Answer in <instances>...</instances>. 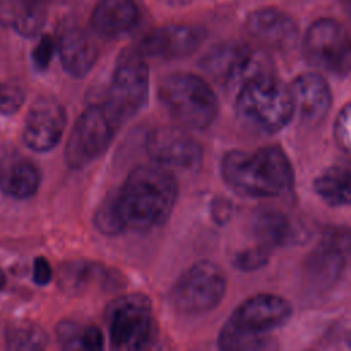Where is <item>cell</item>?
I'll list each match as a JSON object with an SVG mask.
<instances>
[{"label":"cell","mask_w":351,"mask_h":351,"mask_svg":"<svg viewBox=\"0 0 351 351\" xmlns=\"http://www.w3.org/2000/svg\"><path fill=\"white\" fill-rule=\"evenodd\" d=\"M177 195L178 186L170 170L158 165H144L132 170L119 191L104 203L119 232H143L169 219Z\"/></svg>","instance_id":"6da1fadb"},{"label":"cell","mask_w":351,"mask_h":351,"mask_svg":"<svg viewBox=\"0 0 351 351\" xmlns=\"http://www.w3.org/2000/svg\"><path fill=\"white\" fill-rule=\"evenodd\" d=\"M225 182L248 197L278 196L292 185V166L278 147L256 151H230L222 159Z\"/></svg>","instance_id":"7a4b0ae2"},{"label":"cell","mask_w":351,"mask_h":351,"mask_svg":"<svg viewBox=\"0 0 351 351\" xmlns=\"http://www.w3.org/2000/svg\"><path fill=\"white\" fill-rule=\"evenodd\" d=\"M236 115L252 132L265 134L278 132L293 115L289 88L273 73L251 80L237 92Z\"/></svg>","instance_id":"3957f363"},{"label":"cell","mask_w":351,"mask_h":351,"mask_svg":"<svg viewBox=\"0 0 351 351\" xmlns=\"http://www.w3.org/2000/svg\"><path fill=\"white\" fill-rule=\"evenodd\" d=\"M112 348L160 351V330L152 303L144 293H129L111 300L106 310Z\"/></svg>","instance_id":"277c9868"},{"label":"cell","mask_w":351,"mask_h":351,"mask_svg":"<svg viewBox=\"0 0 351 351\" xmlns=\"http://www.w3.org/2000/svg\"><path fill=\"white\" fill-rule=\"evenodd\" d=\"M159 97L181 128L204 129L218 114L217 95L195 74L176 73L165 77L159 86Z\"/></svg>","instance_id":"5b68a950"},{"label":"cell","mask_w":351,"mask_h":351,"mask_svg":"<svg viewBox=\"0 0 351 351\" xmlns=\"http://www.w3.org/2000/svg\"><path fill=\"white\" fill-rule=\"evenodd\" d=\"M223 270L211 261H199L174 281L169 299L173 308L185 315H199L215 308L226 293Z\"/></svg>","instance_id":"8992f818"},{"label":"cell","mask_w":351,"mask_h":351,"mask_svg":"<svg viewBox=\"0 0 351 351\" xmlns=\"http://www.w3.org/2000/svg\"><path fill=\"white\" fill-rule=\"evenodd\" d=\"M148 89L149 73L145 58L137 48L125 49L117 60L107 100L103 104L115 126L133 117L145 104Z\"/></svg>","instance_id":"52a82bcc"},{"label":"cell","mask_w":351,"mask_h":351,"mask_svg":"<svg viewBox=\"0 0 351 351\" xmlns=\"http://www.w3.org/2000/svg\"><path fill=\"white\" fill-rule=\"evenodd\" d=\"M202 67L218 85L237 92L251 80L273 73L267 56L241 41H226L213 47L204 55Z\"/></svg>","instance_id":"ba28073f"},{"label":"cell","mask_w":351,"mask_h":351,"mask_svg":"<svg viewBox=\"0 0 351 351\" xmlns=\"http://www.w3.org/2000/svg\"><path fill=\"white\" fill-rule=\"evenodd\" d=\"M303 51L307 62L317 69L333 74L351 71V36L332 18H321L310 25Z\"/></svg>","instance_id":"9c48e42d"},{"label":"cell","mask_w":351,"mask_h":351,"mask_svg":"<svg viewBox=\"0 0 351 351\" xmlns=\"http://www.w3.org/2000/svg\"><path fill=\"white\" fill-rule=\"evenodd\" d=\"M115 123L103 106L88 107L75 121L69 136L64 158L70 167L82 169L110 144Z\"/></svg>","instance_id":"30bf717a"},{"label":"cell","mask_w":351,"mask_h":351,"mask_svg":"<svg viewBox=\"0 0 351 351\" xmlns=\"http://www.w3.org/2000/svg\"><path fill=\"white\" fill-rule=\"evenodd\" d=\"M147 151L155 165L167 170H192L202 162V147L182 128L154 129L147 138Z\"/></svg>","instance_id":"8fae6325"},{"label":"cell","mask_w":351,"mask_h":351,"mask_svg":"<svg viewBox=\"0 0 351 351\" xmlns=\"http://www.w3.org/2000/svg\"><path fill=\"white\" fill-rule=\"evenodd\" d=\"M66 111L53 97H40L29 108L22 130L23 143L36 152L55 148L64 132Z\"/></svg>","instance_id":"7c38bea8"},{"label":"cell","mask_w":351,"mask_h":351,"mask_svg":"<svg viewBox=\"0 0 351 351\" xmlns=\"http://www.w3.org/2000/svg\"><path fill=\"white\" fill-rule=\"evenodd\" d=\"M291 315L292 306L285 298L274 293H256L237 304L228 321L254 333H269L287 324Z\"/></svg>","instance_id":"4fadbf2b"},{"label":"cell","mask_w":351,"mask_h":351,"mask_svg":"<svg viewBox=\"0 0 351 351\" xmlns=\"http://www.w3.org/2000/svg\"><path fill=\"white\" fill-rule=\"evenodd\" d=\"M204 29L195 25H166L147 33L137 49L144 58L173 60L195 52L204 40Z\"/></svg>","instance_id":"5bb4252c"},{"label":"cell","mask_w":351,"mask_h":351,"mask_svg":"<svg viewBox=\"0 0 351 351\" xmlns=\"http://www.w3.org/2000/svg\"><path fill=\"white\" fill-rule=\"evenodd\" d=\"M347 256L341 247L325 232L319 243L302 262L304 282L318 292L333 288L343 276Z\"/></svg>","instance_id":"9a60e30c"},{"label":"cell","mask_w":351,"mask_h":351,"mask_svg":"<svg viewBox=\"0 0 351 351\" xmlns=\"http://www.w3.org/2000/svg\"><path fill=\"white\" fill-rule=\"evenodd\" d=\"M248 33L263 45L282 51L295 45L298 26L293 19L277 8H261L247 18Z\"/></svg>","instance_id":"2e32d148"},{"label":"cell","mask_w":351,"mask_h":351,"mask_svg":"<svg viewBox=\"0 0 351 351\" xmlns=\"http://www.w3.org/2000/svg\"><path fill=\"white\" fill-rule=\"evenodd\" d=\"M289 92L293 101V112L296 111L304 123H318L330 108V89L317 73H306L296 77L289 86Z\"/></svg>","instance_id":"e0dca14e"},{"label":"cell","mask_w":351,"mask_h":351,"mask_svg":"<svg viewBox=\"0 0 351 351\" xmlns=\"http://www.w3.org/2000/svg\"><path fill=\"white\" fill-rule=\"evenodd\" d=\"M63 69L73 77H82L90 71L97 59L93 40L81 27H66L56 41Z\"/></svg>","instance_id":"ac0fdd59"},{"label":"cell","mask_w":351,"mask_h":351,"mask_svg":"<svg viewBox=\"0 0 351 351\" xmlns=\"http://www.w3.org/2000/svg\"><path fill=\"white\" fill-rule=\"evenodd\" d=\"M41 182L38 167L15 154H0V191L14 199L32 197Z\"/></svg>","instance_id":"d6986e66"},{"label":"cell","mask_w":351,"mask_h":351,"mask_svg":"<svg viewBox=\"0 0 351 351\" xmlns=\"http://www.w3.org/2000/svg\"><path fill=\"white\" fill-rule=\"evenodd\" d=\"M138 21L134 0H99L92 16V29L101 37L112 38L130 30Z\"/></svg>","instance_id":"ffe728a7"},{"label":"cell","mask_w":351,"mask_h":351,"mask_svg":"<svg viewBox=\"0 0 351 351\" xmlns=\"http://www.w3.org/2000/svg\"><path fill=\"white\" fill-rule=\"evenodd\" d=\"M47 19V3L40 0H0V23L19 36L34 37Z\"/></svg>","instance_id":"44dd1931"},{"label":"cell","mask_w":351,"mask_h":351,"mask_svg":"<svg viewBox=\"0 0 351 351\" xmlns=\"http://www.w3.org/2000/svg\"><path fill=\"white\" fill-rule=\"evenodd\" d=\"M252 232L258 244L269 247L288 245L299 239L292 219L278 208H261L252 218Z\"/></svg>","instance_id":"7402d4cb"},{"label":"cell","mask_w":351,"mask_h":351,"mask_svg":"<svg viewBox=\"0 0 351 351\" xmlns=\"http://www.w3.org/2000/svg\"><path fill=\"white\" fill-rule=\"evenodd\" d=\"M104 277H107V271L101 265L88 259H74L59 267L58 284L64 293L80 295Z\"/></svg>","instance_id":"603a6c76"},{"label":"cell","mask_w":351,"mask_h":351,"mask_svg":"<svg viewBox=\"0 0 351 351\" xmlns=\"http://www.w3.org/2000/svg\"><path fill=\"white\" fill-rule=\"evenodd\" d=\"M315 193L332 207L351 204V169L330 166L324 169L313 182Z\"/></svg>","instance_id":"cb8c5ba5"},{"label":"cell","mask_w":351,"mask_h":351,"mask_svg":"<svg viewBox=\"0 0 351 351\" xmlns=\"http://www.w3.org/2000/svg\"><path fill=\"white\" fill-rule=\"evenodd\" d=\"M218 351H277L278 344L269 333H254L225 322L217 337Z\"/></svg>","instance_id":"d4e9b609"},{"label":"cell","mask_w":351,"mask_h":351,"mask_svg":"<svg viewBox=\"0 0 351 351\" xmlns=\"http://www.w3.org/2000/svg\"><path fill=\"white\" fill-rule=\"evenodd\" d=\"M271 250L262 244H256L254 247H248L243 251H239L233 258V267L244 271L251 273L265 267L270 261Z\"/></svg>","instance_id":"484cf974"},{"label":"cell","mask_w":351,"mask_h":351,"mask_svg":"<svg viewBox=\"0 0 351 351\" xmlns=\"http://www.w3.org/2000/svg\"><path fill=\"white\" fill-rule=\"evenodd\" d=\"M56 337L62 351H85L82 332L84 329L71 319H62L56 325Z\"/></svg>","instance_id":"4316f807"},{"label":"cell","mask_w":351,"mask_h":351,"mask_svg":"<svg viewBox=\"0 0 351 351\" xmlns=\"http://www.w3.org/2000/svg\"><path fill=\"white\" fill-rule=\"evenodd\" d=\"M335 140L341 151L351 158V101L337 114L335 122Z\"/></svg>","instance_id":"83f0119b"},{"label":"cell","mask_w":351,"mask_h":351,"mask_svg":"<svg viewBox=\"0 0 351 351\" xmlns=\"http://www.w3.org/2000/svg\"><path fill=\"white\" fill-rule=\"evenodd\" d=\"M25 101V93L19 85L0 84V112L4 115L15 114Z\"/></svg>","instance_id":"f1b7e54d"},{"label":"cell","mask_w":351,"mask_h":351,"mask_svg":"<svg viewBox=\"0 0 351 351\" xmlns=\"http://www.w3.org/2000/svg\"><path fill=\"white\" fill-rule=\"evenodd\" d=\"M56 51V41L49 34L41 37V40L37 43V45L33 49L32 59L33 64L37 70H44L48 67L49 62L53 58V53Z\"/></svg>","instance_id":"f546056e"},{"label":"cell","mask_w":351,"mask_h":351,"mask_svg":"<svg viewBox=\"0 0 351 351\" xmlns=\"http://www.w3.org/2000/svg\"><path fill=\"white\" fill-rule=\"evenodd\" d=\"M15 351H45L44 335L37 329L22 332L15 341Z\"/></svg>","instance_id":"4dcf8cb0"},{"label":"cell","mask_w":351,"mask_h":351,"mask_svg":"<svg viewBox=\"0 0 351 351\" xmlns=\"http://www.w3.org/2000/svg\"><path fill=\"white\" fill-rule=\"evenodd\" d=\"M53 277V270L48 262L47 258L44 256H36L33 261V281L34 284L43 287L51 282Z\"/></svg>","instance_id":"1f68e13d"},{"label":"cell","mask_w":351,"mask_h":351,"mask_svg":"<svg viewBox=\"0 0 351 351\" xmlns=\"http://www.w3.org/2000/svg\"><path fill=\"white\" fill-rule=\"evenodd\" d=\"M85 351H104V335L96 325H89L82 332Z\"/></svg>","instance_id":"d6a6232c"},{"label":"cell","mask_w":351,"mask_h":351,"mask_svg":"<svg viewBox=\"0 0 351 351\" xmlns=\"http://www.w3.org/2000/svg\"><path fill=\"white\" fill-rule=\"evenodd\" d=\"M167 5H186L189 4L192 0H159Z\"/></svg>","instance_id":"836d02e7"},{"label":"cell","mask_w":351,"mask_h":351,"mask_svg":"<svg viewBox=\"0 0 351 351\" xmlns=\"http://www.w3.org/2000/svg\"><path fill=\"white\" fill-rule=\"evenodd\" d=\"M343 4H344V11H346V14H347V16L351 22V0H344Z\"/></svg>","instance_id":"e575fe53"},{"label":"cell","mask_w":351,"mask_h":351,"mask_svg":"<svg viewBox=\"0 0 351 351\" xmlns=\"http://www.w3.org/2000/svg\"><path fill=\"white\" fill-rule=\"evenodd\" d=\"M4 284H5V276H4L3 270L0 269V291L4 288Z\"/></svg>","instance_id":"d590c367"},{"label":"cell","mask_w":351,"mask_h":351,"mask_svg":"<svg viewBox=\"0 0 351 351\" xmlns=\"http://www.w3.org/2000/svg\"><path fill=\"white\" fill-rule=\"evenodd\" d=\"M347 344H348V347L351 348V330H350L348 335H347Z\"/></svg>","instance_id":"8d00e7d4"},{"label":"cell","mask_w":351,"mask_h":351,"mask_svg":"<svg viewBox=\"0 0 351 351\" xmlns=\"http://www.w3.org/2000/svg\"><path fill=\"white\" fill-rule=\"evenodd\" d=\"M112 351H123V350H118V348H112Z\"/></svg>","instance_id":"74e56055"},{"label":"cell","mask_w":351,"mask_h":351,"mask_svg":"<svg viewBox=\"0 0 351 351\" xmlns=\"http://www.w3.org/2000/svg\"><path fill=\"white\" fill-rule=\"evenodd\" d=\"M40 1H44V3H48L49 0H40Z\"/></svg>","instance_id":"f35d334b"}]
</instances>
